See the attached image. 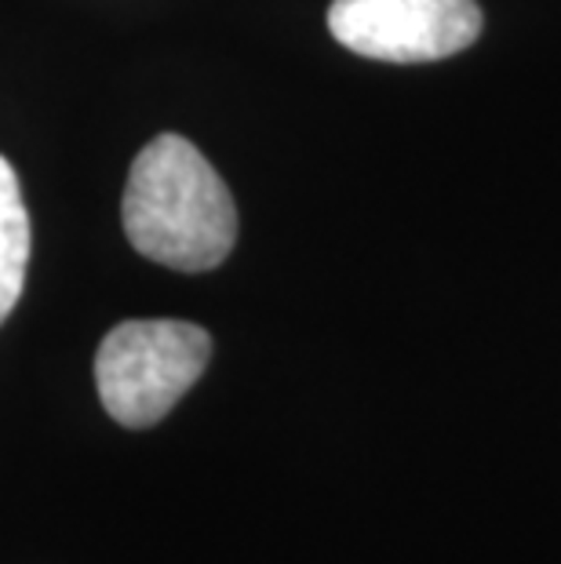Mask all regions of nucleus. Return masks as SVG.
Listing matches in <instances>:
<instances>
[{
    "label": "nucleus",
    "mask_w": 561,
    "mask_h": 564,
    "mask_svg": "<svg viewBox=\"0 0 561 564\" xmlns=\"http://www.w3.org/2000/svg\"><path fill=\"white\" fill-rule=\"evenodd\" d=\"M328 30L354 55L379 63H438L482 33L474 0H332Z\"/></svg>",
    "instance_id": "obj_3"
},
{
    "label": "nucleus",
    "mask_w": 561,
    "mask_h": 564,
    "mask_svg": "<svg viewBox=\"0 0 561 564\" xmlns=\"http://www.w3.org/2000/svg\"><path fill=\"white\" fill-rule=\"evenodd\" d=\"M121 219L139 256L183 273L216 270L237 241L230 189L183 135H158L139 150Z\"/></svg>",
    "instance_id": "obj_1"
},
{
    "label": "nucleus",
    "mask_w": 561,
    "mask_h": 564,
    "mask_svg": "<svg viewBox=\"0 0 561 564\" xmlns=\"http://www.w3.org/2000/svg\"><path fill=\"white\" fill-rule=\"evenodd\" d=\"M30 212L22 200L19 175L0 158V324L15 310L30 267Z\"/></svg>",
    "instance_id": "obj_4"
},
{
    "label": "nucleus",
    "mask_w": 561,
    "mask_h": 564,
    "mask_svg": "<svg viewBox=\"0 0 561 564\" xmlns=\"http://www.w3.org/2000/svg\"><path fill=\"white\" fill-rule=\"evenodd\" d=\"M212 335L190 321H125L95 354V390L114 423L158 426L205 376Z\"/></svg>",
    "instance_id": "obj_2"
}]
</instances>
